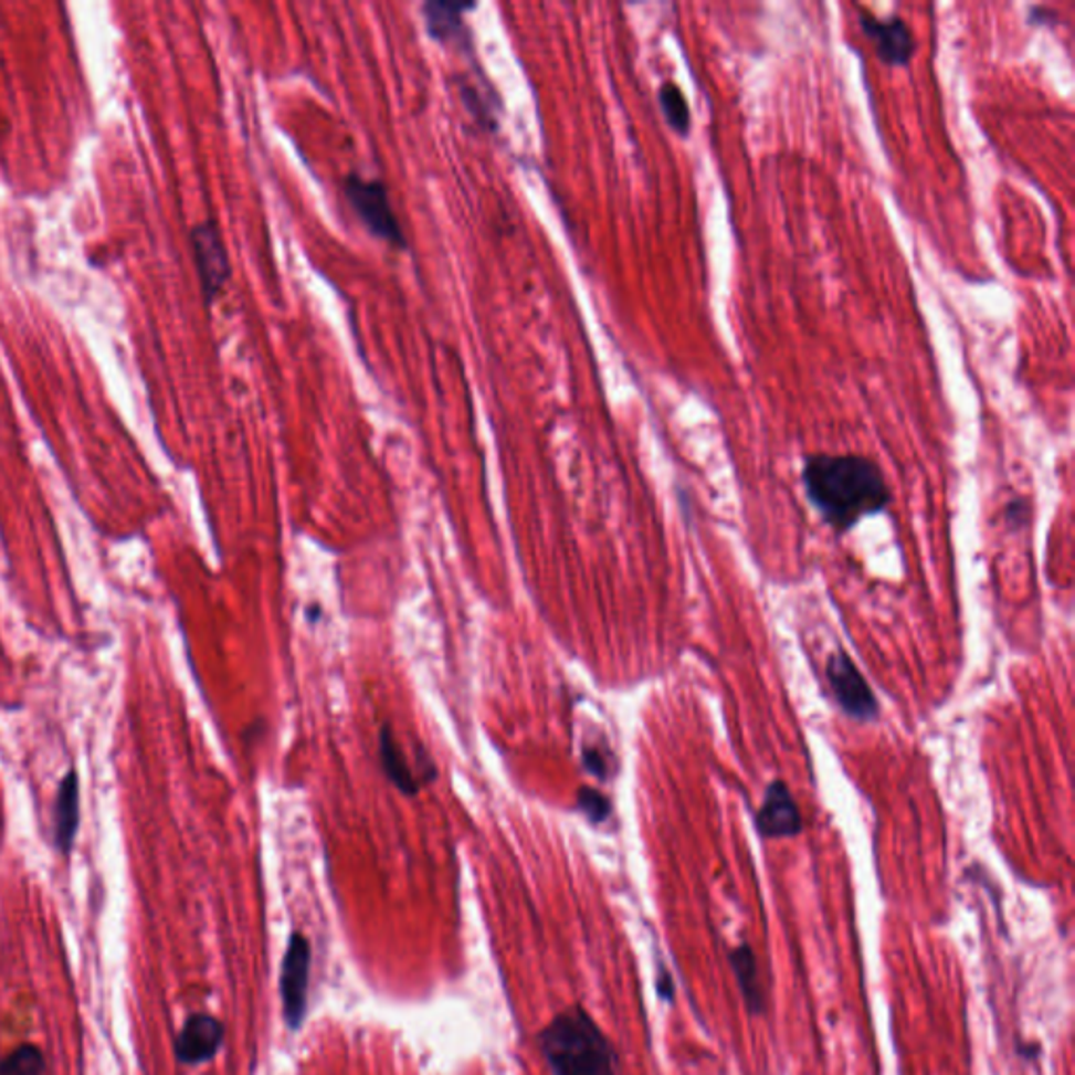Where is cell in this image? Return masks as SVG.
<instances>
[{"mask_svg": "<svg viewBox=\"0 0 1075 1075\" xmlns=\"http://www.w3.org/2000/svg\"><path fill=\"white\" fill-rule=\"evenodd\" d=\"M802 485L823 521L836 531L851 529L890 503L881 464L862 454L815 452L804 456Z\"/></svg>", "mask_w": 1075, "mask_h": 1075, "instance_id": "obj_1", "label": "cell"}, {"mask_svg": "<svg viewBox=\"0 0 1075 1075\" xmlns=\"http://www.w3.org/2000/svg\"><path fill=\"white\" fill-rule=\"evenodd\" d=\"M538 1044L555 1075H618L612 1042L580 1007L557 1014Z\"/></svg>", "mask_w": 1075, "mask_h": 1075, "instance_id": "obj_2", "label": "cell"}, {"mask_svg": "<svg viewBox=\"0 0 1075 1075\" xmlns=\"http://www.w3.org/2000/svg\"><path fill=\"white\" fill-rule=\"evenodd\" d=\"M342 193L349 207L356 212L359 223L377 240L387 242L393 249L408 246L400 217L393 209L391 193L384 186V181H380L377 177L349 172L342 181Z\"/></svg>", "mask_w": 1075, "mask_h": 1075, "instance_id": "obj_3", "label": "cell"}, {"mask_svg": "<svg viewBox=\"0 0 1075 1075\" xmlns=\"http://www.w3.org/2000/svg\"><path fill=\"white\" fill-rule=\"evenodd\" d=\"M190 242L202 296L207 305H212L232 277V261L225 240L219 225L212 219H207L191 228Z\"/></svg>", "mask_w": 1075, "mask_h": 1075, "instance_id": "obj_4", "label": "cell"}, {"mask_svg": "<svg viewBox=\"0 0 1075 1075\" xmlns=\"http://www.w3.org/2000/svg\"><path fill=\"white\" fill-rule=\"evenodd\" d=\"M825 678L844 715L857 720L878 718V699L855 662L844 652L830 655L825 664Z\"/></svg>", "mask_w": 1075, "mask_h": 1075, "instance_id": "obj_5", "label": "cell"}, {"mask_svg": "<svg viewBox=\"0 0 1075 1075\" xmlns=\"http://www.w3.org/2000/svg\"><path fill=\"white\" fill-rule=\"evenodd\" d=\"M860 25L864 30L865 39L874 44V53L883 64L888 67H907L911 64L918 51V41L904 18H878L860 9Z\"/></svg>", "mask_w": 1075, "mask_h": 1075, "instance_id": "obj_6", "label": "cell"}, {"mask_svg": "<svg viewBox=\"0 0 1075 1075\" xmlns=\"http://www.w3.org/2000/svg\"><path fill=\"white\" fill-rule=\"evenodd\" d=\"M475 2L463 0H426L421 7L422 22L429 39L461 53L473 51V32L466 13L475 11Z\"/></svg>", "mask_w": 1075, "mask_h": 1075, "instance_id": "obj_7", "label": "cell"}, {"mask_svg": "<svg viewBox=\"0 0 1075 1075\" xmlns=\"http://www.w3.org/2000/svg\"><path fill=\"white\" fill-rule=\"evenodd\" d=\"M307 986H309V944L307 939L295 932L291 937L288 951L282 965V1002L288 1025L296 1030L307 1004Z\"/></svg>", "mask_w": 1075, "mask_h": 1075, "instance_id": "obj_8", "label": "cell"}, {"mask_svg": "<svg viewBox=\"0 0 1075 1075\" xmlns=\"http://www.w3.org/2000/svg\"><path fill=\"white\" fill-rule=\"evenodd\" d=\"M757 828L765 839H790L801 834L804 828L801 809L783 781H771L767 786L757 813Z\"/></svg>", "mask_w": 1075, "mask_h": 1075, "instance_id": "obj_9", "label": "cell"}, {"mask_svg": "<svg viewBox=\"0 0 1075 1075\" xmlns=\"http://www.w3.org/2000/svg\"><path fill=\"white\" fill-rule=\"evenodd\" d=\"M225 1037L223 1025L209 1014H193L179 1033L175 1053L186 1065H198L212 1058Z\"/></svg>", "mask_w": 1075, "mask_h": 1075, "instance_id": "obj_10", "label": "cell"}, {"mask_svg": "<svg viewBox=\"0 0 1075 1075\" xmlns=\"http://www.w3.org/2000/svg\"><path fill=\"white\" fill-rule=\"evenodd\" d=\"M81 823V783L78 773L72 769L60 783L55 804H53V841L55 846L67 855Z\"/></svg>", "mask_w": 1075, "mask_h": 1075, "instance_id": "obj_11", "label": "cell"}, {"mask_svg": "<svg viewBox=\"0 0 1075 1075\" xmlns=\"http://www.w3.org/2000/svg\"><path fill=\"white\" fill-rule=\"evenodd\" d=\"M379 760L382 773L391 781L403 797H417L421 792V780L412 771L408 757L401 750L400 741L391 725H382L379 731Z\"/></svg>", "mask_w": 1075, "mask_h": 1075, "instance_id": "obj_12", "label": "cell"}, {"mask_svg": "<svg viewBox=\"0 0 1075 1075\" xmlns=\"http://www.w3.org/2000/svg\"><path fill=\"white\" fill-rule=\"evenodd\" d=\"M729 965L736 972L741 998L752 1014L765 1012V991L760 988L759 967L757 956L748 944H741L729 953Z\"/></svg>", "mask_w": 1075, "mask_h": 1075, "instance_id": "obj_13", "label": "cell"}, {"mask_svg": "<svg viewBox=\"0 0 1075 1075\" xmlns=\"http://www.w3.org/2000/svg\"><path fill=\"white\" fill-rule=\"evenodd\" d=\"M657 104L668 127L673 128L678 137H687L692 133V109L681 86L673 81L662 83L657 88Z\"/></svg>", "mask_w": 1075, "mask_h": 1075, "instance_id": "obj_14", "label": "cell"}, {"mask_svg": "<svg viewBox=\"0 0 1075 1075\" xmlns=\"http://www.w3.org/2000/svg\"><path fill=\"white\" fill-rule=\"evenodd\" d=\"M46 1063L36 1046L23 1044L0 1061V1075H44Z\"/></svg>", "mask_w": 1075, "mask_h": 1075, "instance_id": "obj_15", "label": "cell"}, {"mask_svg": "<svg viewBox=\"0 0 1075 1075\" xmlns=\"http://www.w3.org/2000/svg\"><path fill=\"white\" fill-rule=\"evenodd\" d=\"M578 807L592 823H603L612 815V802L594 788H580Z\"/></svg>", "mask_w": 1075, "mask_h": 1075, "instance_id": "obj_16", "label": "cell"}, {"mask_svg": "<svg viewBox=\"0 0 1075 1075\" xmlns=\"http://www.w3.org/2000/svg\"><path fill=\"white\" fill-rule=\"evenodd\" d=\"M461 95H463V104L473 116L475 120H479L485 128L496 127L494 123V114H492V107L485 104L484 95L475 88V86L463 85L461 86Z\"/></svg>", "mask_w": 1075, "mask_h": 1075, "instance_id": "obj_17", "label": "cell"}, {"mask_svg": "<svg viewBox=\"0 0 1075 1075\" xmlns=\"http://www.w3.org/2000/svg\"><path fill=\"white\" fill-rule=\"evenodd\" d=\"M582 765L597 780H610V776H612L610 755L599 746H587L582 750Z\"/></svg>", "mask_w": 1075, "mask_h": 1075, "instance_id": "obj_18", "label": "cell"}, {"mask_svg": "<svg viewBox=\"0 0 1075 1075\" xmlns=\"http://www.w3.org/2000/svg\"><path fill=\"white\" fill-rule=\"evenodd\" d=\"M1027 22L1032 25H1048V23L1056 22V15L1053 11H1048L1046 7H1032L1030 9V15H1027Z\"/></svg>", "mask_w": 1075, "mask_h": 1075, "instance_id": "obj_19", "label": "cell"}, {"mask_svg": "<svg viewBox=\"0 0 1075 1075\" xmlns=\"http://www.w3.org/2000/svg\"><path fill=\"white\" fill-rule=\"evenodd\" d=\"M319 613H322L319 605H314V608H309V610H307V618H309L312 622H317V620H319Z\"/></svg>", "mask_w": 1075, "mask_h": 1075, "instance_id": "obj_20", "label": "cell"}]
</instances>
